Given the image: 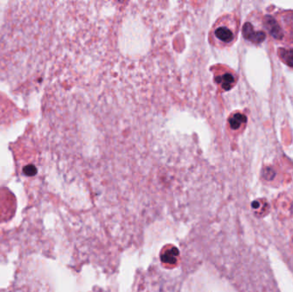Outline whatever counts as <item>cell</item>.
I'll use <instances>...</instances> for the list:
<instances>
[{
    "instance_id": "obj_1",
    "label": "cell",
    "mask_w": 293,
    "mask_h": 292,
    "mask_svg": "<svg viewBox=\"0 0 293 292\" xmlns=\"http://www.w3.org/2000/svg\"><path fill=\"white\" fill-rule=\"evenodd\" d=\"M235 23L227 18H223L215 23L212 29L211 39L216 46L225 47L232 45L236 39Z\"/></svg>"
},
{
    "instance_id": "obj_2",
    "label": "cell",
    "mask_w": 293,
    "mask_h": 292,
    "mask_svg": "<svg viewBox=\"0 0 293 292\" xmlns=\"http://www.w3.org/2000/svg\"><path fill=\"white\" fill-rule=\"evenodd\" d=\"M215 82L224 90H230L235 84V77L229 72H219L215 74Z\"/></svg>"
},
{
    "instance_id": "obj_3",
    "label": "cell",
    "mask_w": 293,
    "mask_h": 292,
    "mask_svg": "<svg viewBox=\"0 0 293 292\" xmlns=\"http://www.w3.org/2000/svg\"><path fill=\"white\" fill-rule=\"evenodd\" d=\"M243 34L245 39L254 43L262 42L266 38L264 33L256 32L250 22H246L243 26Z\"/></svg>"
},
{
    "instance_id": "obj_4",
    "label": "cell",
    "mask_w": 293,
    "mask_h": 292,
    "mask_svg": "<svg viewBox=\"0 0 293 292\" xmlns=\"http://www.w3.org/2000/svg\"><path fill=\"white\" fill-rule=\"evenodd\" d=\"M265 25L267 27V29H268L269 33L275 39H280L282 37L281 29L279 28V26L278 25L277 21L274 18H271V17H267L266 19H265Z\"/></svg>"
},
{
    "instance_id": "obj_5",
    "label": "cell",
    "mask_w": 293,
    "mask_h": 292,
    "mask_svg": "<svg viewBox=\"0 0 293 292\" xmlns=\"http://www.w3.org/2000/svg\"><path fill=\"white\" fill-rule=\"evenodd\" d=\"M179 251L174 247H168L167 250H163L161 255V259L164 263L173 265L179 259Z\"/></svg>"
},
{
    "instance_id": "obj_6",
    "label": "cell",
    "mask_w": 293,
    "mask_h": 292,
    "mask_svg": "<svg viewBox=\"0 0 293 292\" xmlns=\"http://www.w3.org/2000/svg\"><path fill=\"white\" fill-rule=\"evenodd\" d=\"M247 118L241 113H235L229 118V125L233 130H238L246 123Z\"/></svg>"
},
{
    "instance_id": "obj_7",
    "label": "cell",
    "mask_w": 293,
    "mask_h": 292,
    "mask_svg": "<svg viewBox=\"0 0 293 292\" xmlns=\"http://www.w3.org/2000/svg\"><path fill=\"white\" fill-rule=\"evenodd\" d=\"M280 57L286 62L287 65L293 68V48L292 49H281L279 50Z\"/></svg>"
}]
</instances>
